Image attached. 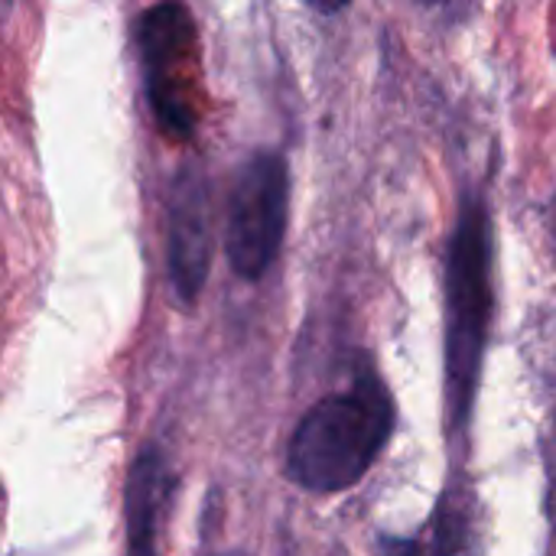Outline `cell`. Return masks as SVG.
I'll return each mask as SVG.
<instances>
[{
	"mask_svg": "<svg viewBox=\"0 0 556 556\" xmlns=\"http://www.w3.org/2000/svg\"><path fill=\"white\" fill-rule=\"evenodd\" d=\"M215 556H248V554H241V551H225V554H215Z\"/></svg>",
	"mask_w": 556,
	"mask_h": 556,
	"instance_id": "cell-9",
	"label": "cell"
},
{
	"mask_svg": "<svg viewBox=\"0 0 556 556\" xmlns=\"http://www.w3.org/2000/svg\"><path fill=\"white\" fill-rule=\"evenodd\" d=\"M430 556H482V515L466 479H453L437 505Z\"/></svg>",
	"mask_w": 556,
	"mask_h": 556,
	"instance_id": "cell-7",
	"label": "cell"
},
{
	"mask_svg": "<svg viewBox=\"0 0 556 556\" xmlns=\"http://www.w3.org/2000/svg\"><path fill=\"white\" fill-rule=\"evenodd\" d=\"M143 85L156 124L173 140H189L199 111L192 98L195 75V23L182 3L150 7L137 23Z\"/></svg>",
	"mask_w": 556,
	"mask_h": 556,
	"instance_id": "cell-4",
	"label": "cell"
},
{
	"mask_svg": "<svg viewBox=\"0 0 556 556\" xmlns=\"http://www.w3.org/2000/svg\"><path fill=\"white\" fill-rule=\"evenodd\" d=\"M394 401L375 375H362L349 391L316 401L300 420L287 476L316 495H336L368 476L394 433Z\"/></svg>",
	"mask_w": 556,
	"mask_h": 556,
	"instance_id": "cell-2",
	"label": "cell"
},
{
	"mask_svg": "<svg viewBox=\"0 0 556 556\" xmlns=\"http://www.w3.org/2000/svg\"><path fill=\"white\" fill-rule=\"evenodd\" d=\"M176 489L169 456L160 446H143L127 472L124 511H127V556H160L156 538Z\"/></svg>",
	"mask_w": 556,
	"mask_h": 556,
	"instance_id": "cell-6",
	"label": "cell"
},
{
	"mask_svg": "<svg viewBox=\"0 0 556 556\" xmlns=\"http://www.w3.org/2000/svg\"><path fill=\"white\" fill-rule=\"evenodd\" d=\"M212 270V192L199 163L176 173L169 195V280L182 303H195Z\"/></svg>",
	"mask_w": 556,
	"mask_h": 556,
	"instance_id": "cell-5",
	"label": "cell"
},
{
	"mask_svg": "<svg viewBox=\"0 0 556 556\" xmlns=\"http://www.w3.org/2000/svg\"><path fill=\"white\" fill-rule=\"evenodd\" d=\"M287 205H290V169L280 153H254L241 163L228 202V231L225 254L231 270L254 283L261 280L287 235Z\"/></svg>",
	"mask_w": 556,
	"mask_h": 556,
	"instance_id": "cell-3",
	"label": "cell"
},
{
	"mask_svg": "<svg viewBox=\"0 0 556 556\" xmlns=\"http://www.w3.org/2000/svg\"><path fill=\"white\" fill-rule=\"evenodd\" d=\"M492 326V218L485 199L469 192L446 248V332H443V391L450 430L472 420L482 362Z\"/></svg>",
	"mask_w": 556,
	"mask_h": 556,
	"instance_id": "cell-1",
	"label": "cell"
},
{
	"mask_svg": "<svg viewBox=\"0 0 556 556\" xmlns=\"http://www.w3.org/2000/svg\"><path fill=\"white\" fill-rule=\"evenodd\" d=\"M381 544H384V556H420V544L417 541L381 538Z\"/></svg>",
	"mask_w": 556,
	"mask_h": 556,
	"instance_id": "cell-8",
	"label": "cell"
}]
</instances>
